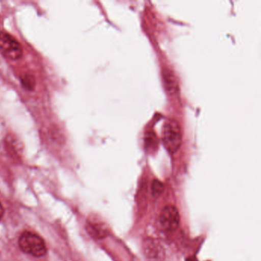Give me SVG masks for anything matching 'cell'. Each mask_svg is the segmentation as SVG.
Listing matches in <instances>:
<instances>
[{"instance_id":"obj_5","label":"cell","mask_w":261,"mask_h":261,"mask_svg":"<svg viewBox=\"0 0 261 261\" xmlns=\"http://www.w3.org/2000/svg\"><path fill=\"white\" fill-rule=\"evenodd\" d=\"M86 229L88 233L94 239H103L109 234V227L107 223L96 215L88 218Z\"/></svg>"},{"instance_id":"obj_8","label":"cell","mask_w":261,"mask_h":261,"mask_svg":"<svg viewBox=\"0 0 261 261\" xmlns=\"http://www.w3.org/2000/svg\"><path fill=\"white\" fill-rule=\"evenodd\" d=\"M158 143V138L153 131H148L146 133L144 136V145L146 149L151 150L156 149Z\"/></svg>"},{"instance_id":"obj_7","label":"cell","mask_w":261,"mask_h":261,"mask_svg":"<svg viewBox=\"0 0 261 261\" xmlns=\"http://www.w3.org/2000/svg\"><path fill=\"white\" fill-rule=\"evenodd\" d=\"M163 85L169 94H175L178 91V83L172 70L165 68L163 71Z\"/></svg>"},{"instance_id":"obj_11","label":"cell","mask_w":261,"mask_h":261,"mask_svg":"<svg viewBox=\"0 0 261 261\" xmlns=\"http://www.w3.org/2000/svg\"><path fill=\"white\" fill-rule=\"evenodd\" d=\"M4 215V208L3 207L2 204L0 203V220L2 219L3 216Z\"/></svg>"},{"instance_id":"obj_6","label":"cell","mask_w":261,"mask_h":261,"mask_svg":"<svg viewBox=\"0 0 261 261\" xmlns=\"http://www.w3.org/2000/svg\"><path fill=\"white\" fill-rule=\"evenodd\" d=\"M143 252L149 261H163L164 259V249L158 241L152 238L145 240Z\"/></svg>"},{"instance_id":"obj_2","label":"cell","mask_w":261,"mask_h":261,"mask_svg":"<svg viewBox=\"0 0 261 261\" xmlns=\"http://www.w3.org/2000/svg\"><path fill=\"white\" fill-rule=\"evenodd\" d=\"M19 245L24 253L36 257H42L46 254L45 241L41 237L33 232H24L19 238Z\"/></svg>"},{"instance_id":"obj_9","label":"cell","mask_w":261,"mask_h":261,"mask_svg":"<svg viewBox=\"0 0 261 261\" xmlns=\"http://www.w3.org/2000/svg\"><path fill=\"white\" fill-rule=\"evenodd\" d=\"M164 191V186L160 180L154 179L151 184V193L154 198H158L161 196Z\"/></svg>"},{"instance_id":"obj_4","label":"cell","mask_w":261,"mask_h":261,"mask_svg":"<svg viewBox=\"0 0 261 261\" xmlns=\"http://www.w3.org/2000/svg\"><path fill=\"white\" fill-rule=\"evenodd\" d=\"M160 221L164 230L168 231L176 230L180 224L178 209L173 205H166L160 214Z\"/></svg>"},{"instance_id":"obj_12","label":"cell","mask_w":261,"mask_h":261,"mask_svg":"<svg viewBox=\"0 0 261 261\" xmlns=\"http://www.w3.org/2000/svg\"><path fill=\"white\" fill-rule=\"evenodd\" d=\"M186 261H198V259H197L196 258L192 256V257L187 258Z\"/></svg>"},{"instance_id":"obj_10","label":"cell","mask_w":261,"mask_h":261,"mask_svg":"<svg viewBox=\"0 0 261 261\" xmlns=\"http://www.w3.org/2000/svg\"><path fill=\"white\" fill-rule=\"evenodd\" d=\"M21 82H22L24 88L28 90H33L35 88V85H36V81H35L34 77L33 75H29V74H25V76H23L21 79Z\"/></svg>"},{"instance_id":"obj_1","label":"cell","mask_w":261,"mask_h":261,"mask_svg":"<svg viewBox=\"0 0 261 261\" xmlns=\"http://www.w3.org/2000/svg\"><path fill=\"white\" fill-rule=\"evenodd\" d=\"M162 139L166 150L170 153H174L179 149L182 135L178 122L172 119L165 122L162 131Z\"/></svg>"},{"instance_id":"obj_3","label":"cell","mask_w":261,"mask_h":261,"mask_svg":"<svg viewBox=\"0 0 261 261\" xmlns=\"http://www.w3.org/2000/svg\"><path fill=\"white\" fill-rule=\"evenodd\" d=\"M0 51L10 60H18L23 54L21 44L13 36L0 32Z\"/></svg>"}]
</instances>
